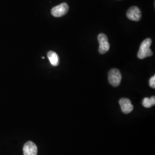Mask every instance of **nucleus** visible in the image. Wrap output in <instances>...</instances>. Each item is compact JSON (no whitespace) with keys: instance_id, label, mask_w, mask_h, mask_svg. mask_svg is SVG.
Listing matches in <instances>:
<instances>
[{"instance_id":"20e7f679","label":"nucleus","mask_w":155,"mask_h":155,"mask_svg":"<svg viewBox=\"0 0 155 155\" xmlns=\"http://www.w3.org/2000/svg\"><path fill=\"white\" fill-rule=\"evenodd\" d=\"M69 6L66 3H62L59 5L54 7L51 10V14L53 16L60 17L65 15L68 11Z\"/></svg>"},{"instance_id":"f03ea898","label":"nucleus","mask_w":155,"mask_h":155,"mask_svg":"<svg viewBox=\"0 0 155 155\" xmlns=\"http://www.w3.org/2000/svg\"><path fill=\"white\" fill-rule=\"evenodd\" d=\"M122 79V76L120 71L117 68H113L110 70L108 74L109 82L113 87L118 86Z\"/></svg>"},{"instance_id":"7ed1b4c3","label":"nucleus","mask_w":155,"mask_h":155,"mask_svg":"<svg viewBox=\"0 0 155 155\" xmlns=\"http://www.w3.org/2000/svg\"><path fill=\"white\" fill-rule=\"evenodd\" d=\"M98 40L100 44L99 52L101 54H105L110 49L107 36L104 33H100L98 36Z\"/></svg>"},{"instance_id":"f257e3e1","label":"nucleus","mask_w":155,"mask_h":155,"mask_svg":"<svg viewBox=\"0 0 155 155\" xmlns=\"http://www.w3.org/2000/svg\"><path fill=\"white\" fill-rule=\"evenodd\" d=\"M152 43L151 39L147 38L145 39L140 45L139 52L137 54L138 58L140 59H143L147 57L153 55V52L151 51L150 47Z\"/></svg>"},{"instance_id":"6e6552de","label":"nucleus","mask_w":155,"mask_h":155,"mask_svg":"<svg viewBox=\"0 0 155 155\" xmlns=\"http://www.w3.org/2000/svg\"><path fill=\"white\" fill-rule=\"evenodd\" d=\"M47 57L50 61L51 64L53 66H58L59 65V58L56 52L50 51L47 53Z\"/></svg>"},{"instance_id":"0eeeda50","label":"nucleus","mask_w":155,"mask_h":155,"mask_svg":"<svg viewBox=\"0 0 155 155\" xmlns=\"http://www.w3.org/2000/svg\"><path fill=\"white\" fill-rule=\"evenodd\" d=\"M119 104L121 106V110L122 112L127 114L130 113H131L133 110V106L130 100L128 98H122L119 101Z\"/></svg>"},{"instance_id":"423d86ee","label":"nucleus","mask_w":155,"mask_h":155,"mask_svg":"<svg viewBox=\"0 0 155 155\" xmlns=\"http://www.w3.org/2000/svg\"><path fill=\"white\" fill-rule=\"evenodd\" d=\"M24 155H38V147L32 141H29L23 147Z\"/></svg>"},{"instance_id":"39448f33","label":"nucleus","mask_w":155,"mask_h":155,"mask_svg":"<svg viewBox=\"0 0 155 155\" xmlns=\"http://www.w3.org/2000/svg\"><path fill=\"white\" fill-rule=\"evenodd\" d=\"M127 17L130 20L139 21L141 18V12L140 9L137 6H132L130 8L127 13Z\"/></svg>"},{"instance_id":"9d476101","label":"nucleus","mask_w":155,"mask_h":155,"mask_svg":"<svg viewBox=\"0 0 155 155\" xmlns=\"http://www.w3.org/2000/svg\"><path fill=\"white\" fill-rule=\"evenodd\" d=\"M150 86L153 89L155 88V76L153 75V77L150 78Z\"/></svg>"},{"instance_id":"1a4fd4ad","label":"nucleus","mask_w":155,"mask_h":155,"mask_svg":"<svg viewBox=\"0 0 155 155\" xmlns=\"http://www.w3.org/2000/svg\"><path fill=\"white\" fill-rule=\"evenodd\" d=\"M155 105V97L153 96L150 98L148 97L144 98L143 100V105L146 108H150Z\"/></svg>"}]
</instances>
